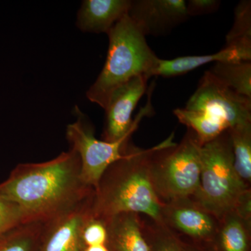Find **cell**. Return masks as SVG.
Instances as JSON below:
<instances>
[{
	"mask_svg": "<svg viewBox=\"0 0 251 251\" xmlns=\"http://www.w3.org/2000/svg\"><path fill=\"white\" fill-rule=\"evenodd\" d=\"M81 179L80 160L70 149L43 163H21L0 183V199L19 204L29 222H46L93 194Z\"/></svg>",
	"mask_w": 251,
	"mask_h": 251,
	"instance_id": "1",
	"label": "cell"
},
{
	"mask_svg": "<svg viewBox=\"0 0 251 251\" xmlns=\"http://www.w3.org/2000/svg\"><path fill=\"white\" fill-rule=\"evenodd\" d=\"M161 145L141 149L129 142L125 156L108 167L94 191V217L108 221L119 214L133 213L165 226L163 203L153 188L150 173L153 153Z\"/></svg>",
	"mask_w": 251,
	"mask_h": 251,
	"instance_id": "2",
	"label": "cell"
},
{
	"mask_svg": "<svg viewBox=\"0 0 251 251\" xmlns=\"http://www.w3.org/2000/svg\"><path fill=\"white\" fill-rule=\"evenodd\" d=\"M103 69L86 96L105 110L112 94L133 77H150L158 57L148 45L146 36L135 26L128 14L111 28Z\"/></svg>",
	"mask_w": 251,
	"mask_h": 251,
	"instance_id": "3",
	"label": "cell"
},
{
	"mask_svg": "<svg viewBox=\"0 0 251 251\" xmlns=\"http://www.w3.org/2000/svg\"><path fill=\"white\" fill-rule=\"evenodd\" d=\"M201 163L199 189L191 198L221 221L251 188L234 168L228 130L202 145Z\"/></svg>",
	"mask_w": 251,
	"mask_h": 251,
	"instance_id": "4",
	"label": "cell"
},
{
	"mask_svg": "<svg viewBox=\"0 0 251 251\" xmlns=\"http://www.w3.org/2000/svg\"><path fill=\"white\" fill-rule=\"evenodd\" d=\"M170 135L153 153L151 179L163 204L192 198L201 183V148L197 135L188 129L180 143Z\"/></svg>",
	"mask_w": 251,
	"mask_h": 251,
	"instance_id": "5",
	"label": "cell"
},
{
	"mask_svg": "<svg viewBox=\"0 0 251 251\" xmlns=\"http://www.w3.org/2000/svg\"><path fill=\"white\" fill-rule=\"evenodd\" d=\"M74 112L76 121L67 126L66 137L70 149L80 158L81 179L95 191L108 167L125 156L133 133L112 143L97 139L94 126L87 115L77 105Z\"/></svg>",
	"mask_w": 251,
	"mask_h": 251,
	"instance_id": "6",
	"label": "cell"
},
{
	"mask_svg": "<svg viewBox=\"0 0 251 251\" xmlns=\"http://www.w3.org/2000/svg\"><path fill=\"white\" fill-rule=\"evenodd\" d=\"M185 110L197 114L225 130L251 122V99L234 92L206 71Z\"/></svg>",
	"mask_w": 251,
	"mask_h": 251,
	"instance_id": "7",
	"label": "cell"
},
{
	"mask_svg": "<svg viewBox=\"0 0 251 251\" xmlns=\"http://www.w3.org/2000/svg\"><path fill=\"white\" fill-rule=\"evenodd\" d=\"M150 77L145 75L133 77L114 91L105 108V124L102 138L104 141H117L130 133H134L143 117L151 114V102L141 108L133 119L140 99L148 88Z\"/></svg>",
	"mask_w": 251,
	"mask_h": 251,
	"instance_id": "8",
	"label": "cell"
},
{
	"mask_svg": "<svg viewBox=\"0 0 251 251\" xmlns=\"http://www.w3.org/2000/svg\"><path fill=\"white\" fill-rule=\"evenodd\" d=\"M163 220L178 236L182 234L189 242L205 247L214 242L221 222L191 198L163 204Z\"/></svg>",
	"mask_w": 251,
	"mask_h": 251,
	"instance_id": "9",
	"label": "cell"
},
{
	"mask_svg": "<svg viewBox=\"0 0 251 251\" xmlns=\"http://www.w3.org/2000/svg\"><path fill=\"white\" fill-rule=\"evenodd\" d=\"M94 194L44 222L38 251H79L82 227L92 216Z\"/></svg>",
	"mask_w": 251,
	"mask_h": 251,
	"instance_id": "10",
	"label": "cell"
},
{
	"mask_svg": "<svg viewBox=\"0 0 251 251\" xmlns=\"http://www.w3.org/2000/svg\"><path fill=\"white\" fill-rule=\"evenodd\" d=\"M144 36L159 37L189 18L185 0H131L128 12Z\"/></svg>",
	"mask_w": 251,
	"mask_h": 251,
	"instance_id": "11",
	"label": "cell"
},
{
	"mask_svg": "<svg viewBox=\"0 0 251 251\" xmlns=\"http://www.w3.org/2000/svg\"><path fill=\"white\" fill-rule=\"evenodd\" d=\"M251 61V44L239 43L225 46L216 53L184 56L171 59H158L150 73V77H172L184 75L209 63Z\"/></svg>",
	"mask_w": 251,
	"mask_h": 251,
	"instance_id": "12",
	"label": "cell"
},
{
	"mask_svg": "<svg viewBox=\"0 0 251 251\" xmlns=\"http://www.w3.org/2000/svg\"><path fill=\"white\" fill-rule=\"evenodd\" d=\"M131 0H85L77 16V27L84 32L105 33L126 15Z\"/></svg>",
	"mask_w": 251,
	"mask_h": 251,
	"instance_id": "13",
	"label": "cell"
},
{
	"mask_svg": "<svg viewBox=\"0 0 251 251\" xmlns=\"http://www.w3.org/2000/svg\"><path fill=\"white\" fill-rule=\"evenodd\" d=\"M106 222L112 251H150L139 214H119Z\"/></svg>",
	"mask_w": 251,
	"mask_h": 251,
	"instance_id": "14",
	"label": "cell"
},
{
	"mask_svg": "<svg viewBox=\"0 0 251 251\" xmlns=\"http://www.w3.org/2000/svg\"><path fill=\"white\" fill-rule=\"evenodd\" d=\"M251 224L234 211L224 216L218 233L208 249L211 251H250Z\"/></svg>",
	"mask_w": 251,
	"mask_h": 251,
	"instance_id": "15",
	"label": "cell"
},
{
	"mask_svg": "<svg viewBox=\"0 0 251 251\" xmlns=\"http://www.w3.org/2000/svg\"><path fill=\"white\" fill-rule=\"evenodd\" d=\"M208 72L235 93L251 99V61L216 62Z\"/></svg>",
	"mask_w": 251,
	"mask_h": 251,
	"instance_id": "16",
	"label": "cell"
},
{
	"mask_svg": "<svg viewBox=\"0 0 251 251\" xmlns=\"http://www.w3.org/2000/svg\"><path fill=\"white\" fill-rule=\"evenodd\" d=\"M236 171L244 182L251 181V122L234 126L228 129Z\"/></svg>",
	"mask_w": 251,
	"mask_h": 251,
	"instance_id": "17",
	"label": "cell"
},
{
	"mask_svg": "<svg viewBox=\"0 0 251 251\" xmlns=\"http://www.w3.org/2000/svg\"><path fill=\"white\" fill-rule=\"evenodd\" d=\"M44 222H31L0 237V251H38Z\"/></svg>",
	"mask_w": 251,
	"mask_h": 251,
	"instance_id": "18",
	"label": "cell"
},
{
	"mask_svg": "<svg viewBox=\"0 0 251 251\" xmlns=\"http://www.w3.org/2000/svg\"><path fill=\"white\" fill-rule=\"evenodd\" d=\"M151 221L144 222L142 220L143 232L150 251H183L181 239L177 234L166 226Z\"/></svg>",
	"mask_w": 251,
	"mask_h": 251,
	"instance_id": "19",
	"label": "cell"
},
{
	"mask_svg": "<svg viewBox=\"0 0 251 251\" xmlns=\"http://www.w3.org/2000/svg\"><path fill=\"white\" fill-rule=\"evenodd\" d=\"M251 44V1L242 0L234 9V22L226 36V46Z\"/></svg>",
	"mask_w": 251,
	"mask_h": 251,
	"instance_id": "20",
	"label": "cell"
},
{
	"mask_svg": "<svg viewBox=\"0 0 251 251\" xmlns=\"http://www.w3.org/2000/svg\"><path fill=\"white\" fill-rule=\"evenodd\" d=\"M110 246L108 224L92 215L86 221L80 234V248Z\"/></svg>",
	"mask_w": 251,
	"mask_h": 251,
	"instance_id": "21",
	"label": "cell"
},
{
	"mask_svg": "<svg viewBox=\"0 0 251 251\" xmlns=\"http://www.w3.org/2000/svg\"><path fill=\"white\" fill-rule=\"evenodd\" d=\"M27 223V214L19 204L0 199V237Z\"/></svg>",
	"mask_w": 251,
	"mask_h": 251,
	"instance_id": "22",
	"label": "cell"
},
{
	"mask_svg": "<svg viewBox=\"0 0 251 251\" xmlns=\"http://www.w3.org/2000/svg\"><path fill=\"white\" fill-rule=\"evenodd\" d=\"M219 0H188L186 1V11L188 17L214 14L219 9Z\"/></svg>",
	"mask_w": 251,
	"mask_h": 251,
	"instance_id": "23",
	"label": "cell"
},
{
	"mask_svg": "<svg viewBox=\"0 0 251 251\" xmlns=\"http://www.w3.org/2000/svg\"><path fill=\"white\" fill-rule=\"evenodd\" d=\"M181 242L183 251H211L208 248L189 242V241L186 242V241L181 239Z\"/></svg>",
	"mask_w": 251,
	"mask_h": 251,
	"instance_id": "24",
	"label": "cell"
}]
</instances>
